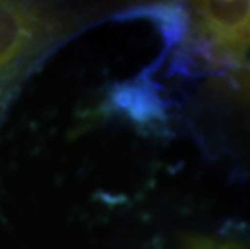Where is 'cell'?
<instances>
[{"mask_svg":"<svg viewBox=\"0 0 250 249\" xmlns=\"http://www.w3.org/2000/svg\"><path fill=\"white\" fill-rule=\"evenodd\" d=\"M52 33V21L26 3L0 2V79Z\"/></svg>","mask_w":250,"mask_h":249,"instance_id":"obj_1","label":"cell"},{"mask_svg":"<svg viewBox=\"0 0 250 249\" xmlns=\"http://www.w3.org/2000/svg\"><path fill=\"white\" fill-rule=\"evenodd\" d=\"M195 36L208 41L223 54L234 55L250 44V2H194Z\"/></svg>","mask_w":250,"mask_h":249,"instance_id":"obj_2","label":"cell"},{"mask_svg":"<svg viewBox=\"0 0 250 249\" xmlns=\"http://www.w3.org/2000/svg\"><path fill=\"white\" fill-rule=\"evenodd\" d=\"M123 104L129 109L131 115L139 121H148L153 118H162L165 112V104L157 96V92L148 86H134L126 89L123 94Z\"/></svg>","mask_w":250,"mask_h":249,"instance_id":"obj_3","label":"cell"},{"mask_svg":"<svg viewBox=\"0 0 250 249\" xmlns=\"http://www.w3.org/2000/svg\"><path fill=\"white\" fill-rule=\"evenodd\" d=\"M179 243L183 249H250L249 241L216 240V238L195 235V233H183L179 236Z\"/></svg>","mask_w":250,"mask_h":249,"instance_id":"obj_4","label":"cell"}]
</instances>
